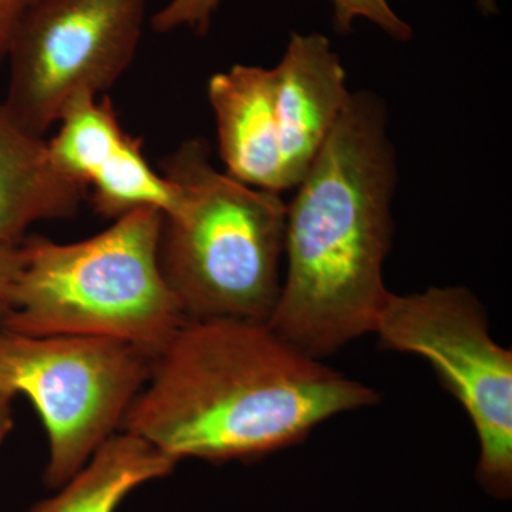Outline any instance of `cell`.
Returning <instances> with one entry per match:
<instances>
[{"mask_svg": "<svg viewBox=\"0 0 512 512\" xmlns=\"http://www.w3.org/2000/svg\"><path fill=\"white\" fill-rule=\"evenodd\" d=\"M335 10V28L340 33H349L353 20L365 18L375 23L387 35L397 40H409L413 30L400 19L387 0H330Z\"/></svg>", "mask_w": 512, "mask_h": 512, "instance_id": "cell-13", "label": "cell"}, {"mask_svg": "<svg viewBox=\"0 0 512 512\" xmlns=\"http://www.w3.org/2000/svg\"><path fill=\"white\" fill-rule=\"evenodd\" d=\"M36 0H0V64L8 60L16 33Z\"/></svg>", "mask_w": 512, "mask_h": 512, "instance_id": "cell-16", "label": "cell"}, {"mask_svg": "<svg viewBox=\"0 0 512 512\" xmlns=\"http://www.w3.org/2000/svg\"><path fill=\"white\" fill-rule=\"evenodd\" d=\"M154 356L123 340L0 329V387L25 394L47 441L45 483L60 488L120 431Z\"/></svg>", "mask_w": 512, "mask_h": 512, "instance_id": "cell-5", "label": "cell"}, {"mask_svg": "<svg viewBox=\"0 0 512 512\" xmlns=\"http://www.w3.org/2000/svg\"><path fill=\"white\" fill-rule=\"evenodd\" d=\"M49 144L60 171L86 191L94 210L117 220L140 208L168 214L174 185L148 164L141 138L121 126L109 97L80 94L63 110Z\"/></svg>", "mask_w": 512, "mask_h": 512, "instance_id": "cell-8", "label": "cell"}, {"mask_svg": "<svg viewBox=\"0 0 512 512\" xmlns=\"http://www.w3.org/2000/svg\"><path fill=\"white\" fill-rule=\"evenodd\" d=\"M379 400L372 387L323 365L268 323L185 320L154 356L120 430L175 463L254 460Z\"/></svg>", "mask_w": 512, "mask_h": 512, "instance_id": "cell-1", "label": "cell"}, {"mask_svg": "<svg viewBox=\"0 0 512 512\" xmlns=\"http://www.w3.org/2000/svg\"><path fill=\"white\" fill-rule=\"evenodd\" d=\"M15 394L0 387V444L8 437L10 430L13 429V410L12 403Z\"/></svg>", "mask_w": 512, "mask_h": 512, "instance_id": "cell-17", "label": "cell"}, {"mask_svg": "<svg viewBox=\"0 0 512 512\" xmlns=\"http://www.w3.org/2000/svg\"><path fill=\"white\" fill-rule=\"evenodd\" d=\"M220 3L221 0H170L153 16L151 26L157 33L190 28L197 35H205Z\"/></svg>", "mask_w": 512, "mask_h": 512, "instance_id": "cell-14", "label": "cell"}, {"mask_svg": "<svg viewBox=\"0 0 512 512\" xmlns=\"http://www.w3.org/2000/svg\"><path fill=\"white\" fill-rule=\"evenodd\" d=\"M161 225L163 212L140 208L72 244L26 237L25 268L0 329L123 340L156 356L187 320L161 272Z\"/></svg>", "mask_w": 512, "mask_h": 512, "instance_id": "cell-4", "label": "cell"}, {"mask_svg": "<svg viewBox=\"0 0 512 512\" xmlns=\"http://www.w3.org/2000/svg\"><path fill=\"white\" fill-rule=\"evenodd\" d=\"M478 6H480L481 12L485 13V15L497 12L495 0H478Z\"/></svg>", "mask_w": 512, "mask_h": 512, "instance_id": "cell-18", "label": "cell"}, {"mask_svg": "<svg viewBox=\"0 0 512 512\" xmlns=\"http://www.w3.org/2000/svg\"><path fill=\"white\" fill-rule=\"evenodd\" d=\"M86 191L57 168L45 137L0 103V244H22L40 221L72 218Z\"/></svg>", "mask_w": 512, "mask_h": 512, "instance_id": "cell-11", "label": "cell"}, {"mask_svg": "<svg viewBox=\"0 0 512 512\" xmlns=\"http://www.w3.org/2000/svg\"><path fill=\"white\" fill-rule=\"evenodd\" d=\"M208 99L225 173L259 190L286 191L274 69L235 64L211 77Z\"/></svg>", "mask_w": 512, "mask_h": 512, "instance_id": "cell-10", "label": "cell"}, {"mask_svg": "<svg viewBox=\"0 0 512 512\" xmlns=\"http://www.w3.org/2000/svg\"><path fill=\"white\" fill-rule=\"evenodd\" d=\"M147 0H36L16 33L3 101L45 137L80 94L111 89L136 57Z\"/></svg>", "mask_w": 512, "mask_h": 512, "instance_id": "cell-7", "label": "cell"}, {"mask_svg": "<svg viewBox=\"0 0 512 512\" xmlns=\"http://www.w3.org/2000/svg\"><path fill=\"white\" fill-rule=\"evenodd\" d=\"M175 461L136 434L117 431L59 493L29 512H116L140 485L173 473Z\"/></svg>", "mask_w": 512, "mask_h": 512, "instance_id": "cell-12", "label": "cell"}, {"mask_svg": "<svg viewBox=\"0 0 512 512\" xmlns=\"http://www.w3.org/2000/svg\"><path fill=\"white\" fill-rule=\"evenodd\" d=\"M375 333L384 349L424 357L466 410L480 441L477 478L511 497L512 353L491 338L487 313L464 286L390 293Z\"/></svg>", "mask_w": 512, "mask_h": 512, "instance_id": "cell-6", "label": "cell"}, {"mask_svg": "<svg viewBox=\"0 0 512 512\" xmlns=\"http://www.w3.org/2000/svg\"><path fill=\"white\" fill-rule=\"evenodd\" d=\"M25 262L22 244H0V322L12 311L13 295Z\"/></svg>", "mask_w": 512, "mask_h": 512, "instance_id": "cell-15", "label": "cell"}, {"mask_svg": "<svg viewBox=\"0 0 512 512\" xmlns=\"http://www.w3.org/2000/svg\"><path fill=\"white\" fill-rule=\"evenodd\" d=\"M275 74L286 190L298 187L350 99L346 73L328 37L293 32Z\"/></svg>", "mask_w": 512, "mask_h": 512, "instance_id": "cell-9", "label": "cell"}, {"mask_svg": "<svg viewBox=\"0 0 512 512\" xmlns=\"http://www.w3.org/2000/svg\"><path fill=\"white\" fill-rule=\"evenodd\" d=\"M161 174L177 197L163 215L158 261L185 318L268 322L284 279L281 194L218 171L204 138L165 157Z\"/></svg>", "mask_w": 512, "mask_h": 512, "instance_id": "cell-3", "label": "cell"}, {"mask_svg": "<svg viewBox=\"0 0 512 512\" xmlns=\"http://www.w3.org/2000/svg\"><path fill=\"white\" fill-rule=\"evenodd\" d=\"M396 157L383 101L350 94L286 211V272L269 328L322 360L375 333L389 291Z\"/></svg>", "mask_w": 512, "mask_h": 512, "instance_id": "cell-2", "label": "cell"}]
</instances>
